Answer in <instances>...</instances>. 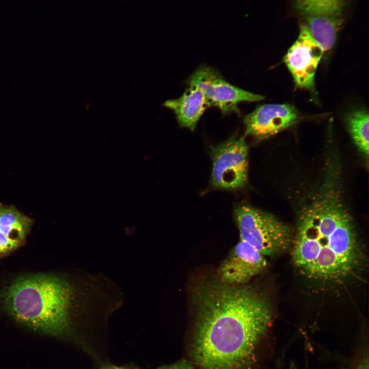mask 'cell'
Listing matches in <instances>:
<instances>
[{"label":"cell","instance_id":"1","mask_svg":"<svg viewBox=\"0 0 369 369\" xmlns=\"http://www.w3.org/2000/svg\"><path fill=\"white\" fill-rule=\"evenodd\" d=\"M109 278L81 270L18 275L0 291V306L16 322L58 337H73L82 326L105 321L122 304Z\"/></svg>","mask_w":369,"mask_h":369},{"label":"cell","instance_id":"2","mask_svg":"<svg viewBox=\"0 0 369 369\" xmlns=\"http://www.w3.org/2000/svg\"><path fill=\"white\" fill-rule=\"evenodd\" d=\"M191 355L198 369H254L273 309L254 288L207 282L194 294Z\"/></svg>","mask_w":369,"mask_h":369},{"label":"cell","instance_id":"3","mask_svg":"<svg viewBox=\"0 0 369 369\" xmlns=\"http://www.w3.org/2000/svg\"><path fill=\"white\" fill-rule=\"evenodd\" d=\"M326 186L300 212L292 258L308 278L337 281L356 268L361 252L352 218L336 189Z\"/></svg>","mask_w":369,"mask_h":369},{"label":"cell","instance_id":"4","mask_svg":"<svg viewBox=\"0 0 369 369\" xmlns=\"http://www.w3.org/2000/svg\"><path fill=\"white\" fill-rule=\"evenodd\" d=\"M240 240L248 242L266 257L286 251L293 242L289 227L271 213L249 205L234 211Z\"/></svg>","mask_w":369,"mask_h":369},{"label":"cell","instance_id":"5","mask_svg":"<svg viewBox=\"0 0 369 369\" xmlns=\"http://www.w3.org/2000/svg\"><path fill=\"white\" fill-rule=\"evenodd\" d=\"M300 23L305 25L324 52L334 46L344 22L348 0H292Z\"/></svg>","mask_w":369,"mask_h":369},{"label":"cell","instance_id":"6","mask_svg":"<svg viewBox=\"0 0 369 369\" xmlns=\"http://www.w3.org/2000/svg\"><path fill=\"white\" fill-rule=\"evenodd\" d=\"M212 185L217 189L236 190L245 186L248 178V147L244 137L232 136L210 147Z\"/></svg>","mask_w":369,"mask_h":369},{"label":"cell","instance_id":"7","mask_svg":"<svg viewBox=\"0 0 369 369\" xmlns=\"http://www.w3.org/2000/svg\"><path fill=\"white\" fill-rule=\"evenodd\" d=\"M188 84L199 87L203 92L208 107L218 108L223 114L239 113L238 104L263 100V95L245 91L228 82L214 68L201 66L189 77Z\"/></svg>","mask_w":369,"mask_h":369},{"label":"cell","instance_id":"8","mask_svg":"<svg viewBox=\"0 0 369 369\" xmlns=\"http://www.w3.org/2000/svg\"><path fill=\"white\" fill-rule=\"evenodd\" d=\"M299 25L298 37L284 56V61L296 86L315 93V75L324 51L307 27Z\"/></svg>","mask_w":369,"mask_h":369},{"label":"cell","instance_id":"9","mask_svg":"<svg viewBox=\"0 0 369 369\" xmlns=\"http://www.w3.org/2000/svg\"><path fill=\"white\" fill-rule=\"evenodd\" d=\"M266 264L265 256L240 240L218 269L219 282L230 285H245L262 272Z\"/></svg>","mask_w":369,"mask_h":369},{"label":"cell","instance_id":"10","mask_svg":"<svg viewBox=\"0 0 369 369\" xmlns=\"http://www.w3.org/2000/svg\"><path fill=\"white\" fill-rule=\"evenodd\" d=\"M299 118L298 111L289 104L262 105L244 117V135L263 140L295 124Z\"/></svg>","mask_w":369,"mask_h":369},{"label":"cell","instance_id":"11","mask_svg":"<svg viewBox=\"0 0 369 369\" xmlns=\"http://www.w3.org/2000/svg\"><path fill=\"white\" fill-rule=\"evenodd\" d=\"M163 106L174 112L181 127L193 131L200 117L208 107L206 97L197 86L188 84L182 95L166 101Z\"/></svg>","mask_w":369,"mask_h":369},{"label":"cell","instance_id":"12","mask_svg":"<svg viewBox=\"0 0 369 369\" xmlns=\"http://www.w3.org/2000/svg\"><path fill=\"white\" fill-rule=\"evenodd\" d=\"M34 223L15 206L0 203V232L10 239L24 245Z\"/></svg>","mask_w":369,"mask_h":369},{"label":"cell","instance_id":"13","mask_svg":"<svg viewBox=\"0 0 369 369\" xmlns=\"http://www.w3.org/2000/svg\"><path fill=\"white\" fill-rule=\"evenodd\" d=\"M346 125L354 142L360 151L367 157L369 149L368 112L364 109L353 111L347 117Z\"/></svg>","mask_w":369,"mask_h":369},{"label":"cell","instance_id":"14","mask_svg":"<svg viewBox=\"0 0 369 369\" xmlns=\"http://www.w3.org/2000/svg\"><path fill=\"white\" fill-rule=\"evenodd\" d=\"M24 245L0 232V259H3Z\"/></svg>","mask_w":369,"mask_h":369},{"label":"cell","instance_id":"15","mask_svg":"<svg viewBox=\"0 0 369 369\" xmlns=\"http://www.w3.org/2000/svg\"><path fill=\"white\" fill-rule=\"evenodd\" d=\"M156 369H195L193 364L186 360L179 361L174 364L165 365Z\"/></svg>","mask_w":369,"mask_h":369},{"label":"cell","instance_id":"16","mask_svg":"<svg viewBox=\"0 0 369 369\" xmlns=\"http://www.w3.org/2000/svg\"><path fill=\"white\" fill-rule=\"evenodd\" d=\"M99 369H135V368H128L124 366H118L115 365H106Z\"/></svg>","mask_w":369,"mask_h":369}]
</instances>
